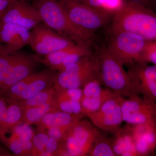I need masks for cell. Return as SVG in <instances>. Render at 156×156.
<instances>
[{"label": "cell", "instance_id": "cell-11", "mask_svg": "<svg viewBox=\"0 0 156 156\" xmlns=\"http://www.w3.org/2000/svg\"><path fill=\"white\" fill-rule=\"evenodd\" d=\"M92 44H76L50 53L43 57L38 56L40 62L53 70H61L70 65L75 63L84 56L92 53Z\"/></svg>", "mask_w": 156, "mask_h": 156}, {"label": "cell", "instance_id": "cell-29", "mask_svg": "<svg viewBox=\"0 0 156 156\" xmlns=\"http://www.w3.org/2000/svg\"><path fill=\"white\" fill-rule=\"evenodd\" d=\"M156 65V41H147L139 61Z\"/></svg>", "mask_w": 156, "mask_h": 156}, {"label": "cell", "instance_id": "cell-1", "mask_svg": "<svg viewBox=\"0 0 156 156\" xmlns=\"http://www.w3.org/2000/svg\"><path fill=\"white\" fill-rule=\"evenodd\" d=\"M109 31H126L156 41V14L151 9L125 0L114 12Z\"/></svg>", "mask_w": 156, "mask_h": 156}, {"label": "cell", "instance_id": "cell-27", "mask_svg": "<svg viewBox=\"0 0 156 156\" xmlns=\"http://www.w3.org/2000/svg\"><path fill=\"white\" fill-rule=\"evenodd\" d=\"M49 136L45 132L38 131L34 134L32 139L34 150L33 156H43L44 152L45 146Z\"/></svg>", "mask_w": 156, "mask_h": 156}, {"label": "cell", "instance_id": "cell-13", "mask_svg": "<svg viewBox=\"0 0 156 156\" xmlns=\"http://www.w3.org/2000/svg\"><path fill=\"white\" fill-rule=\"evenodd\" d=\"M38 62L37 55L17 51L14 61L0 90L11 87L34 73Z\"/></svg>", "mask_w": 156, "mask_h": 156}, {"label": "cell", "instance_id": "cell-19", "mask_svg": "<svg viewBox=\"0 0 156 156\" xmlns=\"http://www.w3.org/2000/svg\"><path fill=\"white\" fill-rule=\"evenodd\" d=\"M112 147L116 156H137L130 126H128L115 134Z\"/></svg>", "mask_w": 156, "mask_h": 156}, {"label": "cell", "instance_id": "cell-8", "mask_svg": "<svg viewBox=\"0 0 156 156\" xmlns=\"http://www.w3.org/2000/svg\"><path fill=\"white\" fill-rule=\"evenodd\" d=\"M78 44L41 22L30 30L29 45L37 55L45 56Z\"/></svg>", "mask_w": 156, "mask_h": 156}, {"label": "cell", "instance_id": "cell-21", "mask_svg": "<svg viewBox=\"0 0 156 156\" xmlns=\"http://www.w3.org/2000/svg\"><path fill=\"white\" fill-rule=\"evenodd\" d=\"M6 98L8 101L6 112V125L8 133H9L15 127L23 123L24 109L16 101Z\"/></svg>", "mask_w": 156, "mask_h": 156}, {"label": "cell", "instance_id": "cell-16", "mask_svg": "<svg viewBox=\"0 0 156 156\" xmlns=\"http://www.w3.org/2000/svg\"><path fill=\"white\" fill-rule=\"evenodd\" d=\"M85 116L76 115L57 110L45 115L36 126L38 131L45 132L51 127H58L69 130L77 121Z\"/></svg>", "mask_w": 156, "mask_h": 156}, {"label": "cell", "instance_id": "cell-30", "mask_svg": "<svg viewBox=\"0 0 156 156\" xmlns=\"http://www.w3.org/2000/svg\"><path fill=\"white\" fill-rule=\"evenodd\" d=\"M63 145V141H60L49 137L45 146L44 152L43 156H57L58 151Z\"/></svg>", "mask_w": 156, "mask_h": 156}, {"label": "cell", "instance_id": "cell-12", "mask_svg": "<svg viewBox=\"0 0 156 156\" xmlns=\"http://www.w3.org/2000/svg\"><path fill=\"white\" fill-rule=\"evenodd\" d=\"M42 22L38 12L32 5L19 0L13 1L0 20V23H14L30 30Z\"/></svg>", "mask_w": 156, "mask_h": 156}, {"label": "cell", "instance_id": "cell-32", "mask_svg": "<svg viewBox=\"0 0 156 156\" xmlns=\"http://www.w3.org/2000/svg\"><path fill=\"white\" fill-rule=\"evenodd\" d=\"M69 130L64 128L53 127L46 130V133L49 137L54 138L58 141H64L66 138Z\"/></svg>", "mask_w": 156, "mask_h": 156}, {"label": "cell", "instance_id": "cell-24", "mask_svg": "<svg viewBox=\"0 0 156 156\" xmlns=\"http://www.w3.org/2000/svg\"><path fill=\"white\" fill-rule=\"evenodd\" d=\"M115 93L107 89L102 95L96 97H86L83 96L81 101L82 114L84 116L97 112L102 104Z\"/></svg>", "mask_w": 156, "mask_h": 156}, {"label": "cell", "instance_id": "cell-23", "mask_svg": "<svg viewBox=\"0 0 156 156\" xmlns=\"http://www.w3.org/2000/svg\"><path fill=\"white\" fill-rule=\"evenodd\" d=\"M56 99V88L53 85V87L39 92L27 100L16 101L24 109L44 104L55 100Z\"/></svg>", "mask_w": 156, "mask_h": 156}, {"label": "cell", "instance_id": "cell-6", "mask_svg": "<svg viewBox=\"0 0 156 156\" xmlns=\"http://www.w3.org/2000/svg\"><path fill=\"white\" fill-rule=\"evenodd\" d=\"M95 78L99 79L96 60L92 53L58 71L54 85L63 89L81 88Z\"/></svg>", "mask_w": 156, "mask_h": 156}, {"label": "cell", "instance_id": "cell-35", "mask_svg": "<svg viewBox=\"0 0 156 156\" xmlns=\"http://www.w3.org/2000/svg\"><path fill=\"white\" fill-rule=\"evenodd\" d=\"M151 9L156 14V0H153Z\"/></svg>", "mask_w": 156, "mask_h": 156}, {"label": "cell", "instance_id": "cell-9", "mask_svg": "<svg viewBox=\"0 0 156 156\" xmlns=\"http://www.w3.org/2000/svg\"><path fill=\"white\" fill-rule=\"evenodd\" d=\"M127 72L138 95L156 103V65L134 62L126 65Z\"/></svg>", "mask_w": 156, "mask_h": 156}, {"label": "cell", "instance_id": "cell-25", "mask_svg": "<svg viewBox=\"0 0 156 156\" xmlns=\"http://www.w3.org/2000/svg\"><path fill=\"white\" fill-rule=\"evenodd\" d=\"M16 52L0 43V89L10 70Z\"/></svg>", "mask_w": 156, "mask_h": 156}, {"label": "cell", "instance_id": "cell-17", "mask_svg": "<svg viewBox=\"0 0 156 156\" xmlns=\"http://www.w3.org/2000/svg\"><path fill=\"white\" fill-rule=\"evenodd\" d=\"M56 74L55 71L49 68L35 73L34 76L26 89L16 100H27L40 92L53 87L55 83Z\"/></svg>", "mask_w": 156, "mask_h": 156}, {"label": "cell", "instance_id": "cell-26", "mask_svg": "<svg viewBox=\"0 0 156 156\" xmlns=\"http://www.w3.org/2000/svg\"><path fill=\"white\" fill-rule=\"evenodd\" d=\"M92 156H116L112 147V140H109L98 133L89 154Z\"/></svg>", "mask_w": 156, "mask_h": 156}, {"label": "cell", "instance_id": "cell-18", "mask_svg": "<svg viewBox=\"0 0 156 156\" xmlns=\"http://www.w3.org/2000/svg\"><path fill=\"white\" fill-rule=\"evenodd\" d=\"M122 104L114 109L102 114L98 115L89 114L87 116L95 127L105 132L115 134L121 129V125L123 122L121 109Z\"/></svg>", "mask_w": 156, "mask_h": 156}, {"label": "cell", "instance_id": "cell-36", "mask_svg": "<svg viewBox=\"0 0 156 156\" xmlns=\"http://www.w3.org/2000/svg\"><path fill=\"white\" fill-rule=\"evenodd\" d=\"M19 1H23V2H26L29 3V4H30V2L32 3L34 2V0H19Z\"/></svg>", "mask_w": 156, "mask_h": 156}, {"label": "cell", "instance_id": "cell-28", "mask_svg": "<svg viewBox=\"0 0 156 156\" xmlns=\"http://www.w3.org/2000/svg\"><path fill=\"white\" fill-rule=\"evenodd\" d=\"M11 132L12 135L19 137L23 142L32 140L35 134L30 125L24 123L15 127Z\"/></svg>", "mask_w": 156, "mask_h": 156}, {"label": "cell", "instance_id": "cell-31", "mask_svg": "<svg viewBox=\"0 0 156 156\" xmlns=\"http://www.w3.org/2000/svg\"><path fill=\"white\" fill-rule=\"evenodd\" d=\"M72 1L84 3L94 8L109 9L114 5L117 0H72Z\"/></svg>", "mask_w": 156, "mask_h": 156}, {"label": "cell", "instance_id": "cell-15", "mask_svg": "<svg viewBox=\"0 0 156 156\" xmlns=\"http://www.w3.org/2000/svg\"><path fill=\"white\" fill-rule=\"evenodd\" d=\"M30 30L14 23H0V43L14 51L29 45Z\"/></svg>", "mask_w": 156, "mask_h": 156}, {"label": "cell", "instance_id": "cell-20", "mask_svg": "<svg viewBox=\"0 0 156 156\" xmlns=\"http://www.w3.org/2000/svg\"><path fill=\"white\" fill-rule=\"evenodd\" d=\"M58 110L56 99L48 103L24 109L23 123L29 125H36L45 115L51 112Z\"/></svg>", "mask_w": 156, "mask_h": 156}, {"label": "cell", "instance_id": "cell-2", "mask_svg": "<svg viewBox=\"0 0 156 156\" xmlns=\"http://www.w3.org/2000/svg\"><path fill=\"white\" fill-rule=\"evenodd\" d=\"M92 54L97 64L98 78L105 89L125 98L138 95L124 65L107 48L105 44L95 45Z\"/></svg>", "mask_w": 156, "mask_h": 156}, {"label": "cell", "instance_id": "cell-14", "mask_svg": "<svg viewBox=\"0 0 156 156\" xmlns=\"http://www.w3.org/2000/svg\"><path fill=\"white\" fill-rule=\"evenodd\" d=\"M131 126L137 156L150 154L156 147V122Z\"/></svg>", "mask_w": 156, "mask_h": 156}, {"label": "cell", "instance_id": "cell-33", "mask_svg": "<svg viewBox=\"0 0 156 156\" xmlns=\"http://www.w3.org/2000/svg\"><path fill=\"white\" fill-rule=\"evenodd\" d=\"M14 0H0V20Z\"/></svg>", "mask_w": 156, "mask_h": 156}, {"label": "cell", "instance_id": "cell-5", "mask_svg": "<svg viewBox=\"0 0 156 156\" xmlns=\"http://www.w3.org/2000/svg\"><path fill=\"white\" fill-rule=\"evenodd\" d=\"M107 48L124 65L139 61L148 41L126 31H108Z\"/></svg>", "mask_w": 156, "mask_h": 156}, {"label": "cell", "instance_id": "cell-7", "mask_svg": "<svg viewBox=\"0 0 156 156\" xmlns=\"http://www.w3.org/2000/svg\"><path fill=\"white\" fill-rule=\"evenodd\" d=\"M87 120H79L70 128L63 141L68 156L89 154L99 131Z\"/></svg>", "mask_w": 156, "mask_h": 156}, {"label": "cell", "instance_id": "cell-4", "mask_svg": "<svg viewBox=\"0 0 156 156\" xmlns=\"http://www.w3.org/2000/svg\"><path fill=\"white\" fill-rule=\"evenodd\" d=\"M58 1L74 24L93 35L109 24L115 11L94 8L72 0Z\"/></svg>", "mask_w": 156, "mask_h": 156}, {"label": "cell", "instance_id": "cell-34", "mask_svg": "<svg viewBox=\"0 0 156 156\" xmlns=\"http://www.w3.org/2000/svg\"><path fill=\"white\" fill-rule=\"evenodd\" d=\"M130 2L144 6L151 9L153 0H127Z\"/></svg>", "mask_w": 156, "mask_h": 156}, {"label": "cell", "instance_id": "cell-10", "mask_svg": "<svg viewBox=\"0 0 156 156\" xmlns=\"http://www.w3.org/2000/svg\"><path fill=\"white\" fill-rule=\"evenodd\" d=\"M123 121L136 125L156 122V103L139 95L125 98L121 105Z\"/></svg>", "mask_w": 156, "mask_h": 156}, {"label": "cell", "instance_id": "cell-3", "mask_svg": "<svg viewBox=\"0 0 156 156\" xmlns=\"http://www.w3.org/2000/svg\"><path fill=\"white\" fill-rule=\"evenodd\" d=\"M31 5L38 12L42 22L79 44H92L94 35L73 23L58 0H34Z\"/></svg>", "mask_w": 156, "mask_h": 156}, {"label": "cell", "instance_id": "cell-22", "mask_svg": "<svg viewBox=\"0 0 156 156\" xmlns=\"http://www.w3.org/2000/svg\"><path fill=\"white\" fill-rule=\"evenodd\" d=\"M54 85L56 88V102L58 110L71 114L83 115L81 101L70 99L66 95L61 88Z\"/></svg>", "mask_w": 156, "mask_h": 156}]
</instances>
